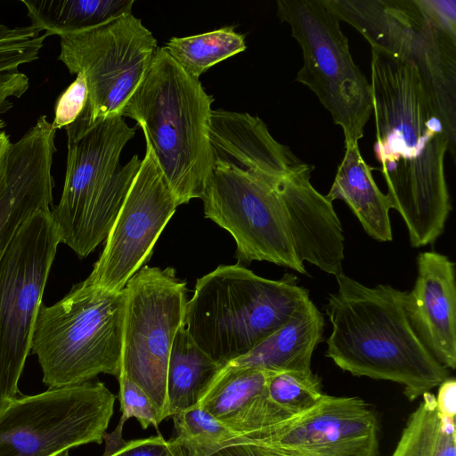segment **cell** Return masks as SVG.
Returning a JSON list of instances; mask_svg holds the SVG:
<instances>
[{
  "label": "cell",
  "instance_id": "obj_6",
  "mask_svg": "<svg viewBox=\"0 0 456 456\" xmlns=\"http://www.w3.org/2000/svg\"><path fill=\"white\" fill-rule=\"evenodd\" d=\"M126 297L86 279L53 305L42 304L31 350L49 388L74 386L100 373L119 377Z\"/></svg>",
  "mask_w": 456,
  "mask_h": 456
},
{
  "label": "cell",
  "instance_id": "obj_37",
  "mask_svg": "<svg viewBox=\"0 0 456 456\" xmlns=\"http://www.w3.org/2000/svg\"><path fill=\"white\" fill-rule=\"evenodd\" d=\"M12 400H8L6 398H4L1 394H0V414L2 413V411L8 406V404L10 403Z\"/></svg>",
  "mask_w": 456,
  "mask_h": 456
},
{
  "label": "cell",
  "instance_id": "obj_20",
  "mask_svg": "<svg viewBox=\"0 0 456 456\" xmlns=\"http://www.w3.org/2000/svg\"><path fill=\"white\" fill-rule=\"evenodd\" d=\"M271 371L222 368L198 405L237 436H249L286 420L269 400Z\"/></svg>",
  "mask_w": 456,
  "mask_h": 456
},
{
  "label": "cell",
  "instance_id": "obj_33",
  "mask_svg": "<svg viewBox=\"0 0 456 456\" xmlns=\"http://www.w3.org/2000/svg\"><path fill=\"white\" fill-rule=\"evenodd\" d=\"M436 396V407L439 412L446 417L455 419L456 414V381L447 378L438 386Z\"/></svg>",
  "mask_w": 456,
  "mask_h": 456
},
{
  "label": "cell",
  "instance_id": "obj_35",
  "mask_svg": "<svg viewBox=\"0 0 456 456\" xmlns=\"http://www.w3.org/2000/svg\"><path fill=\"white\" fill-rule=\"evenodd\" d=\"M12 142L4 131L0 132V196L7 185L8 161Z\"/></svg>",
  "mask_w": 456,
  "mask_h": 456
},
{
  "label": "cell",
  "instance_id": "obj_19",
  "mask_svg": "<svg viewBox=\"0 0 456 456\" xmlns=\"http://www.w3.org/2000/svg\"><path fill=\"white\" fill-rule=\"evenodd\" d=\"M209 142L213 166L237 169L272 184L309 167L278 142L260 118L248 113L212 110Z\"/></svg>",
  "mask_w": 456,
  "mask_h": 456
},
{
  "label": "cell",
  "instance_id": "obj_8",
  "mask_svg": "<svg viewBox=\"0 0 456 456\" xmlns=\"http://www.w3.org/2000/svg\"><path fill=\"white\" fill-rule=\"evenodd\" d=\"M303 53L296 80L309 87L343 129L345 142H357L373 113L370 83L354 63L340 20L324 0H278Z\"/></svg>",
  "mask_w": 456,
  "mask_h": 456
},
{
  "label": "cell",
  "instance_id": "obj_17",
  "mask_svg": "<svg viewBox=\"0 0 456 456\" xmlns=\"http://www.w3.org/2000/svg\"><path fill=\"white\" fill-rule=\"evenodd\" d=\"M313 167L280 179L278 193L297 257L324 273H343L344 234L332 202L310 182Z\"/></svg>",
  "mask_w": 456,
  "mask_h": 456
},
{
  "label": "cell",
  "instance_id": "obj_29",
  "mask_svg": "<svg viewBox=\"0 0 456 456\" xmlns=\"http://www.w3.org/2000/svg\"><path fill=\"white\" fill-rule=\"evenodd\" d=\"M118 379L122 415L116 428L111 433L103 435L104 452L113 450L125 440L122 436L123 426L129 418H135L143 429L150 425L158 428L162 421L150 398L138 386L123 375H119Z\"/></svg>",
  "mask_w": 456,
  "mask_h": 456
},
{
  "label": "cell",
  "instance_id": "obj_36",
  "mask_svg": "<svg viewBox=\"0 0 456 456\" xmlns=\"http://www.w3.org/2000/svg\"><path fill=\"white\" fill-rule=\"evenodd\" d=\"M211 456H265L256 447L247 444H235L225 446Z\"/></svg>",
  "mask_w": 456,
  "mask_h": 456
},
{
  "label": "cell",
  "instance_id": "obj_34",
  "mask_svg": "<svg viewBox=\"0 0 456 456\" xmlns=\"http://www.w3.org/2000/svg\"><path fill=\"white\" fill-rule=\"evenodd\" d=\"M41 32L31 25L10 28L0 23V42L5 40H28L40 36Z\"/></svg>",
  "mask_w": 456,
  "mask_h": 456
},
{
  "label": "cell",
  "instance_id": "obj_14",
  "mask_svg": "<svg viewBox=\"0 0 456 456\" xmlns=\"http://www.w3.org/2000/svg\"><path fill=\"white\" fill-rule=\"evenodd\" d=\"M140 168L86 278L108 291L123 290L150 259L154 245L178 207L148 140Z\"/></svg>",
  "mask_w": 456,
  "mask_h": 456
},
{
  "label": "cell",
  "instance_id": "obj_28",
  "mask_svg": "<svg viewBox=\"0 0 456 456\" xmlns=\"http://www.w3.org/2000/svg\"><path fill=\"white\" fill-rule=\"evenodd\" d=\"M266 393L287 420L314 407L324 395L319 378L312 370L272 372Z\"/></svg>",
  "mask_w": 456,
  "mask_h": 456
},
{
  "label": "cell",
  "instance_id": "obj_24",
  "mask_svg": "<svg viewBox=\"0 0 456 456\" xmlns=\"http://www.w3.org/2000/svg\"><path fill=\"white\" fill-rule=\"evenodd\" d=\"M31 26L49 36L94 28L132 13L134 0H21Z\"/></svg>",
  "mask_w": 456,
  "mask_h": 456
},
{
  "label": "cell",
  "instance_id": "obj_15",
  "mask_svg": "<svg viewBox=\"0 0 456 456\" xmlns=\"http://www.w3.org/2000/svg\"><path fill=\"white\" fill-rule=\"evenodd\" d=\"M247 444L265 456H379L375 412L355 396L323 395L311 409L232 444Z\"/></svg>",
  "mask_w": 456,
  "mask_h": 456
},
{
  "label": "cell",
  "instance_id": "obj_22",
  "mask_svg": "<svg viewBox=\"0 0 456 456\" xmlns=\"http://www.w3.org/2000/svg\"><path fill=\"white\" fill-rule=\"evenodd\" d=\"M325 197L343 200L372 239L391 241L390 200L376 184L371 169L360 152L357 142H345V154Z\"/></svg>",
  "mask_w": 456,
  "mask_h": 456
},
{
  "label": "cell",
  "instance_id": "obj_10",
  "mask_svg": "<svg viewBox=\"0 0 456 456\" xmlns=\"http://www.w3.org/2000/svg\"><path fill=\"white\" fill-rule=\"evenodd\" d=\"M51 211L32 216L0 260V394L8 400L19 394V379L61 243Z\"/></svg>",
  "mask_w": 456,
  "mask_h": 456
},
{
  "label": "cell",
  "instance_id": "obj_21",
  "mask_svg": "<svg viewBox=\"0 0 456 456\" xmlns=\"http://www.w3.org/2000/svg\"><path fill=\"white\" fill-rule=\"evenodd\" d=\"M323 330L324 317L309 297L281 328L223 368L311 371L312 355Z\"/></svg>",
  "mask_w": 456,
  "mask_h": 456
},
{
  "label": "cell",
  "instance_id": "obj_31",
  "mask_svg": "<svg viewBox=\"0 0 456 456\" xmlns=\"http://www.w3.org/2000/svg\"><path fill=\"white\" fill-rule=\"evenodd\" d=\"M47 37L44 33L32 39L0 42V74L17 70L19 66L37 60Z\"/></svg>",
  "mask_w": 456,
  "mask_h": 456
},
{
  "label": "cell",
  "instance_id": "obj_4",
  "mask_svg": "<svg viewBox=\"0 0 456 456\" xmlns=\"http://www.w3.org/2000/svg\"><path fill=\"white\" fill-rule=\"evenodd\" d=\"M67 163L60 201L52 209L61 237L86 257L106 240L140 168L137 155L119 162L135 129L120 115L90 121L81 113L65 127Z\"/></svg>",
  "mask_w": 456,
  "mask_h": 456
},
{
  "label": "cell",
  "instance_id": "obj_38",
  "mask_svg": "<svg viewBox=\"0 0 456 456\" xmlns=\"http://www.w3.org/2000/svg\"><path fill=\"white\" fill-rule=\"evenodd\" d=\"M56 456H69V451H64L60 453H58Z\"/></svg>",
  "mask_w": 456,
  "mask_h": 456
},
{
  "label": "cell",
  "instance_id": "obj_11",
  "mask_svg": "<svg viewBox=\"0 0 456 456\" xmlns=\"http://www.w3.org/2000/svg\"><path fill=\"white\" fill-rule=\"evenodd\" d=\"M116 395L100 381L12 399L0 414V456H56L102 444Z\"/></svg>",
  "mask_w": 456,
  "mask_h": 456
},
{
  "label": "cell",
  "instance_id": "obj_25",
  "mask_svg": "<svg viewBox=\"0 0 456 456\" xmlns=\"http://www.w3.org/2000/svg\"><path fill=\"white\" fill-rule=\"evenodd\" d=\"M391 456H456L455 419L439 412L432 393L411 413Z\"/></svg>",
  "mask_w": 456,
  "mask_h": 456
},
{
  "label": "cell",
  "instance_id": "obj_13",
  "mask_svg": "<svg viewBox=\"0 0 456 456\" xmlns=\"http://www.w3.org/2000/svg\"><path fill=\"white\" fill-rule=\"evenodd\" d=\"M274 184L245 172L213 166L201 200L205 217L226 230L244 264L267 261L307 275L296 256Z\"/></svg>",
  "mask_w": 456,
  "mask_h": 456
},
{
  "label": "cell",
  "instance_id": "obj_32",
  "mask_svg": "<svg viewBox=\"0 0 456 456\" xmlns=\"http://www.w3.org/2000/svg\"><path fill=\"white\" fill-rule=\"evenodd\" d=\"M102 456H174L167 441L161 436L126 441Z\"/></svg>",
  "mask_w": 456,
  "mask_h": 456
},
{
  "label": "cell",
  "instance_id": "obj_26",
  "mask_svg": "<svg viewBox=\"0 0 456 456\" xmlns=\"http://www.w3.org/2000/svg\"><path fill=\"white\" fill-rule=\"evenodd\" d=\"M171 58L190 76L199 78L209 68L246 50L245 37L232 27L203 34L172 37L164 46Z\"/></svg>",
  "mask_w": 456,
  "mask_h": 456
},
{
  "label": "cell",
  "instance_id": "obj_3",
  "mask_svg": "<svg viewBox=\"0 0 456 456\" xmlns=\"http://www.w3.org/2000/svg\"><path fill=\"white\" fill-rule=\"evenodd\" d=\"M212 102L199 78L158 47L121 111L141 126L178 206L200 199L212 173Z\"/></svg>",
  "mask_w": 456,
  "mask_h": 456
},
{
  "label": "cell",
  "instance_id": "obj_2",
  "mask_svg": "<svg viewBox=\"0 0 456 456\" xmlns=\"http://www.w3.org/2000/svg\"><path fill=\"white\" fill-rule=\"evenodd\" d=\"M324 306L331 323L326 356L356 377L389 380L413 401L448 378L412 330L405 312L407 290L368 287L341 273Z\"/></svg>",
  "mask_w": 456,
  "mask_h": 456
},
{
  "label": "cell",
  "instance_id": "obj_7",
  "mask_svg": "<svg viewBox=\"0 0 456 456\" xmlns=\"http://www.w3.org/2000/svg\"><path fill=\"white\" fill-rule=\"evenodd\" d=\"M340 21L358 30L371 48L418 69L444 122L455 156L456 35L438 25L421 0H324Z\"/></svg>",
  "mask_w": 456,
  "mask_h": 456
},
{
  "label": "cell",
  "instance_id": "obj_27",
  "mask_svg": "<svg viewBox=\"0 0 456 456\" xmlns=\"http://www.w3.org/2000/svg\"><path fill=\"white\" fill-rule=\"evenodd\" d=\"M172 418L175 436L167 443L174 456H211L237 436L199 405Z\"/></svg>",
  "mask_w": 456,
  "mask_h": 456
},
{
  "label": "cell",
  "instance_id": "obj_23",
  "mask_svg": "<svg viewBox=\"0 0 456 456\" xmlns=\"http://www.w3.org/2000/svg\"><path fill=\"white\" fill-rule=\"evenodd\" d=\"M221 370L182 325L175 336L167 363L168 416L198 405Z\"/></svg>",
  "mask_w": 456,
  "mask_h": 456
},
{
  "label": "cell",
  "instance_id": "obj_16",
  "mask_svg": "<svg viewBox=\"0 0 456 456\" xmlns=\"http://www.w3.org/2000/svg\"><path fill=\"white\" fill-rule=\"evenodd\" d=\"M56 131L42 115L12 143L7 185L0 196V260L25 223L37 212L51 209Z\"/></svg>",
  "mask_w": 456,
  "mask_h": 456
},
{
  "label": "cell",
  "instance_id": "obj_1",
  "mask_svg": "<svg viewBox=\"0 0 456 456\" xmlns=\"http://www.w3.org/2000/svg\"><path fill=\"white\" fill-rule=\"evenodd\" d=\"M375 155L392 208L413 248L443 233L452 204L444 158L451 145L430 91L409 61L371 48Z\"/></svg>",
  "mask_w": 456,
  "mask_h": 456
},
{
  "label": "cell",
  "instance_id": "obj_9",
  "mask_svg": "<svg viewBox=\"0 0 456 456\" xmlns=\"http://www.w3.org/2000/svg\"><path fill=\"white\" fill-rule=\"evenodd\" d=\"M126 304L121 372L150 398L161 420L168 417L167 370L171 346L184 324L186 283L172 267L142 266L123 289Z\"/></svg>",
  "mask_w": 456,
  "mask_h": 456
},
{
  "label": "cell",
  "instance_id": "obj_30",
  "mask_svg": "<svg viewBox=\"0 0 456 456\" xmlns=\"http://www.w3.org/2000/svg\"><path fill=\"white\" fill-rule=\"evenodd\" d=\"M88 101V88L83 73L77 74L75 80L58 97L54 107L52 125L54 129L65 128L83 112Z\"/></svg>",
  "mask_w": 456,
  "mask_h": 456
},
{
  "label": "cell",
  "instance_id": "obj_18",
  "mask_svg": "<svg viewBox=\"0 0 456 456\" xmlns=\"http://www.w3.org/2000/svg\"><path fill=\"white\" fill-rule=\"evenodd\" d=\"M404 312L417 338L448 370L456 367L455 264L436 251L419 253L417 278L404 298Z\"/></svg>",
  "mask_w": 456,
  "mask_h": 456
},
{
  "label": "cell",
  "instance_id": "obj_5",
  "mask_svg": "<svg viewBox=\"0 0 456 456\" xmlns=\"http://www.w3.org/2000/svg\"><path fill=\"white\" fill-rule=\"evenodd\" d=\"M309 297L292 273L270 280L239 264L221 265L197 280L184 325L223 368L281 328Z\"/></svg>",
  "mask_w": 456,
  "mask_h": 456
},
{
  "label": "cell",
  "instance_id": "obj_12",
  "mask_svg": "<svg viewBox=\"0 0 456 456\" xmlns=\"http://www.w3.org/2000/svg\"><path fill=\"white\" fill-rule=\"evenodd\" d=\"M157 40L133 13L88 30L61 37L58 56L70 74L83 73L90 121L121 111L144 77Z\"/></svg>",
  "mask_w": 456,
  "mask_h": 456
}]
</instances>
